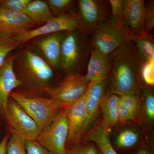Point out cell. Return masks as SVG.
Returning <instances> with one entry per match:
<instances>
[{"instance_id":"1","label":"cell","mask_w":154,"mask_h":154,"mask_svg":"<svg viewBox=\"0 0 154 154\" xmlns=\"http://www.w3.org/2000/svg\"><path fill=\"white\" fill-rule=\"evenodd\" d=\"M144 61L141 58L135 45L126 42L111 54L109 75V93L119 96L140 95L143 81L141 71Z\"/></svg>"},{"instance_id":"12","label":"cell","mask_w":154,"mask_h":154,"mask_svg":"<svg viewBox=\"0 0 154 154\" xmlns=\"http://www.w3.org/2000/svg\"><path fill=\"white\" fill-rule=\"evenodd\" d=\"M66 32H58L39 36L35 42L36 53L53 69H61L62 42Z\"/></svg>"},{"instance_id":"3","label":"cell","mask_w":154,"mask_h":154,"mask_svg":"<svg viewBox=\"0 0 154 154\" xmlns=\"http://www.w3.org/2000/svg\"><path fill=\"white\" fill-rule=\"evenodd\" d=\"M10 97L30 116L41 131L49 126L62 110L56 102L48 97L28 96L15 91L11 93Z\"/></svg>"},{"instance_id":"35","label":"cell","mask_w":154,"mask_h":154,"mask_svg":"<svg viewBox=\"0 0 154 154\" xmlns=\"http://www.w3.org/2000/svg\"><path fill=\"white\" fill-rule=\"evenodd\" d=\"M10 136L6 135L0 142V154H7V145Z\"/></svg>"},{"instance_id":"22","label":"cell","mask_w":154,"mask_h":154,"mask_svg":"<svg viewBox=\"0 0 154 154\" xmlns=\"http://www.w3.org/2000/svg\"><path fill=\"white\" fill-rule=\"evenodd\" d=\"M45 2L49 7L51 12L56 16L63 14H78L75 12L78 3L72 0H46Z\"/></svg>"},{"instance_id":"5","label":"cell","mask_w":154,"mask_h":154,"mask_svg":"<svg viewBox=\"0 0 154 154\" xmlns=\"http://www.w3.org/2000/svg\"><path fill=\"white\" fill-rule=\"evenodd\" d=\"M86 36L79 31L66 33L61 48V69L72 72L85 63L91 48Z\"/></svg>"},{"instance_id":"30","label":"cell","mask_w":154,"mask_h":154,"mask_svg":"<svg viewBox=\"0 0 154 154\" xmlns=\"http://www.w3.org/2000/svg\"><path fill=\"white\" fill-rule=\"evenodd\" d=\"M154 27V2L149 1L145 3L144 30L151 33Z\"/></svg>"},{"instance_id":"29","label":"cell","mask_w":154,"mask_h":154,"mask_svg":"<svg viewBox=\"0 0 154 154\" xmlns=\"http://www.w3.org/2000/svg\"><path fill=\"white\" fill-rule=\"evenodd\" d=\"M139 95L128 94L119 96V101L134 113L137 114L141 103V99Z\"/></svg>"},{"instance_id":"20","label":"cell","mask_w":154,"mask_h":154,"mask_svg":"<svg viewBox=\"0 0 154 154\" xmlns=\"http://www.w3.org/2000/svg\"><path fill=\"white\" fill-rule=\"evenodd\" d=\"M23 13L35 24L43 25L54 17L47 4L45 1L41 0H32Z\"/></svg>"},{"instance_id":"2","label":"cell","mask_w":154,"mask_h":154,"mask_svg":"<svg viewBox=\"0 0 154 154\" xmlns=\"http://www.w3.org/2000/svg\"><path fill=\"white\" fill-rule=\"evenodd\" d=\"M14 67L20 87L32 95L45 94L52 86L54 69L33 51L26 50L14 56Z\"/></svg>"},{"instance_id":"14","label":"cell","mask_w":154,"mask_h":154,"mask_svg":"<svg viewBox=\"0 0 154 154\" xmlns=\"http://www.w3.org/2000/svg\"><path fill=\"white\" fill-rule=\"evenodd\" d=\"M14 56L9 54L0 67V119L4 120L10 95L21 83L14 70Z\"/></svg>"},{"instance_id":"25","label":"cell","mask_w":154,"mask_h":154,"mask_svg":"<svg viewBox=\"0 0 154 154\" xmlns=\"http://www.w3.org/2000/svg\"><path fill=\"white\" fill-rule=\"evenodd\" d=\"M25 141L16 136L9 138L7 145V154H28L25 147Z\"/></svg>"},{"instance_id":"16","label":"cell","mask_w":154,"mask_h":154,"mask_svg":"<svg viewBox=\"0 0 154 154\" xmlns=\"http://www.w3.org/2000/svg\"><path fill=\"white\" fill-rule=\"evenodd\" d=\"M145 3L143 0L123 1V19L133 35L145 31Z\"/></svg>"},{"instance_id":"27","label":"cell","mask_w":154,"mask_h":154,"mask_svg":"<svg viewBox=\"0 0 154 154\" xmlns=\"http://www.w3.org/2000/svg\"><path fill=\"white\" fill-rule=\"evenodd\" d=\"M141 78L146 85H154V59L149 61L144 62L141 71Z\"/></svg>"},{"instance_id":"11","label":"cell","mask_w":154,"mask_h":154,"mask_svg":"<svg viewBox=\"0 0 154 154\" xmlns=\"http://www.w3.org/2000/svg\"><path fill=\"white\" fill-rule=\"evenodd\" d=\"M108 84V78L98 82L90 83L88 88L86 119L78 134L76 144L80 142L82 137L94 124L99 115L102 100L108 93H106Z\"/></svg>"},{"instance_id":"9","label":"cell","mask_w":154,"mask_h":154,"mask_svg":"<svg viewBox=\"0 0 154 154\" xmlns=\"http://www.w3.org/2000/svg\"><path fill=\"white\" fill-rule=\"evenodd\" d=\"M68 125L64 109L60 112L49 126L42 131L36 141L53 154H66Z\"/></svg>"},{"instance_id":"10","label":"cell","mask_w":154,"mask_h":154,"mask_svg":"<svg viewBox=\"0 0 154 154\" xmlns=\"http://www.w3.org/2000/svg\"><path fill=\"white\" fill-rule=\"evenodd\" d=\"M74 31L81 32V25L78 14H63L54 17L42 26L25 31L14 38L21 44L39 36L58 32Z\"/></svg>"},{"instance_id":"6","label":"cell","mask_w":154,"mask_h":154,"mask_svg":"<svg viewBox=\"0 0 154 154\" xmlns=\"http://www.w3.org/2000/svg\"><path fill=\"white\" fill-rule=\"evenodd\" d=\"M90 84L85 75L79 72H72L57 85L51 86L46 94L62 109L65 110L85 94Z\"/></svg>"},{"instance_id":"7","label":"cell","mask_w":154,"mask_h":154,"mask_svg":"<svg viewBox=\"0 0 154 154\" xmlns=\"http://www.w3.org/2000/svg\"><path fill=\"white\" fill-rule=\"evenodd\" d=\"M4 120L12 135L26 141L36 140L41 132L36 122L15 100L10 97Z\"/></svg>"},{"instance_id":"15","label":"cell","mask_w":154,"mask_h":154,"mask_svg":"<svg viewBox=\"0 0 154 154\" xmlns=\"http://www.w3.org/2000/svg\"><path fill=\"white\" fill-rule=\"evenodd\" d=\"M88 96V89L79 100L65 110L68 125V143H76L78 134L86 119Z\"/></svg>"},{"instance_id":"36","label":"cell","mask_w":154,"mask_h":154,"mask_svg":"<svg viewBox=\"0 0 154 154\" xmlns=\"http://www.w3.org/2000/svg\"><path fill=\"white\" fill-rule=\"evenodd\" d=\"M135 154H150L149 152L145 149L139 150Z\"/></svg>"},{"instance_id":"28","label":"cell","mask_w":154,"mask_h":154,"mask_svg":"<svg viewBox=\"0 0 154 154\" xmlns=\"http://www.w3.org/2000/svg\"><path fill=\"white\" fill-rule=\"evenodd\" d=\"M32 0H0V7L17 12L23 13Z\"/></svg>"},{"instance_id":"19","label":"cell","mask_w":154,"mask_h":154,"mask_svg":"<svg viewBox=\"0 0 154 154\" xmlns=\"http://www.w3.org/2000/svg\"><path fill=\"white\" fill-rule=\"evenodd\" d=\"M119 96L108 93L101 103L103 124L108 129L119 122L118 105Z\"/></svg>"},{"instance_id":"24","label":"cell","mask_w":154,"mask_h":154,"mask_svg":"<svg viewBox=\"0 0 154 154\" xmlns=\"http://www.w3.org/2000/svg\"><path fill=\"white\" fill-rule=\"evenodd\" d=\"M20 45L14 37L0 34V67L5 63L10 53Z\"/></svg>"},{"instance_id":"21","label":"cell","mask_w":154,"mask_h":154,"mask_svg":"<svg viewBox=\"0 0 154 154\" xmlns=\"http://www.w3.org/2000/svg\"><path fill=\"white\" fill-rule=\"evenodd\" d=\"M131 41L135 45L141 58L145 62L154 59V40L153 36L145 31L138 35L131 34Z\"/></svg>"},{"instance_id":"32","label":"cell","mask_w":154,"mask_h":154,"mask_svg":"<svg viewBox=\"0 0 154 154\" xmlns=\"http://www.w3.org/2000/svg\"><path fill=\"white\" fill-rule=\"evenodd\" d=\"M137 114L134 113L119 101V122L123 123L129 121H135L137 119Z\"/></svg>"},{"instance_id":"34","label":"cell","mask_w":154,"mask_h":154,"mask_svg":"<svg viewBox=\"0 0 154 154\" xmlns=\"http://www.w3.org/2000/svg\"><path fill=\"white\" fill-rule=\"evenodd\" d=\"M25 147L28 154H53L36 140L26 141Z\"/></svg>"},{"instance_id":"13","label":"cell","mask_w":154,"mask_h":154,"mask_svg":"<svg viewBox=\"0 0 154 154\" xmlns=\"http://www.w3.org/2000/svg\"><path fill=\"white\" fill-rule=\"evenodd\" d=\"M35 24L24 13L0 7V34L14 37L31 30Z\"/></svg>"},{"instance_id":"31","label":"cell","mask_w":154,"mask_h":154,"mask_svg":"<svg viewBox=\"0 0 154 154\" xmlns=\"http://www.w3.org/2000/svg\"><path fill=\"white\" fill-rule=\"evenodd\" d=\"M108 2L110 6L111 17L119 23L125 24L123 17V0H110Z\"/></svg>"},{"instance_id":"33","label":"cell","mask_w":154,"mask_h":154,"mask_svg":"<svg viewBox=\"0 0 154 154\" xmlns=\"http://www.w3.org/2000/svg\"><path fill=\"white\" fill-rule=\"evenodd\" d=\"M66 154H101L97 148L93 144L76 146L73 148L67 150Z\"/></svg>"},{"instance_id":"17","label":"cell","mask_w":154,"mask_h":154,"mask_svg":"<svg viewBox=\"0 0 154 154\" xmlns=\"http://www.w3.org/2000/svg\"><path fill=\"white\" fill-rule=\"evenodd\" d=\"M91 56L85 76L91 82H98L108 78L110 68L111 55H107L91 48Z\"/></svg>"},{"instance_id":"26","label":"cell","mask_w":154,"mask_h":154,"mask_svg":"<svg viewBox=\"0 0 154 154\" xmlns=\"http://www.w3.org/2000/svg\"><path fill=\"white\" fill-rule=\"evenodd\" d=\"M144 84V85L142 86L141 91L143 92L146 115L149 120L152 121L154 119V94L147 88L148 86Z\"/></svg>"},{"instance_id":"23","label":"cell","mask_w":154,"mask_h":154,"mask_svg":"<svg viewBox=\"0 0 154 154\" xmlns=\"http://www.w3.org/2000/svg\"><path fill=\"white\" fill-rule=\"evenodd\" d=\"M138 137V134L135 131L131 129L125 130L117 136L116 143L120 148H129L137 143Z\"/></svg>"},{"instance_id":"8","label":"cell","mask_w":154,"mask_h":154,"mask_svg":"<svg viewBox=\"0 0 154 154\" xmlns=\"http://www.w3.org/2000/svg\"><path fill=\"white\" fill-rule=\"evenodd\" d=\"M77 3L81 32L87 36L91 35L111 17L108 1L79 0Z\"/></svg>"},{"instance_id":"4","label":"cell","mask_w":154,"mask_h":154,"mask_svg":"<svg viewBox=\"0 0 154 154\" xmlns=\"http://www.w3.org/2000/svg\"><path fill=\"white\" fill-rule=\"evenodd\" d=\"M131 34L126 24L119 23L110 17L91 34L90 47L104 54L111 55L130 40Z\"/></svg>"},{"instance_id":"18","label":"cell","mask_w":154,"mask_h":154,"mask_svg":"<svg viewBox=\"0 0 154 154\" xmlns=\"http://www.w3.org/2000/svg\"><path fill=\"white\" fill-rule=\"evenodd\" d=\"M108 129L101 122L94 125L86 134V140L95 143L101 154H118L113 149L110 140Z\"/></svg>"}]
</instances>
